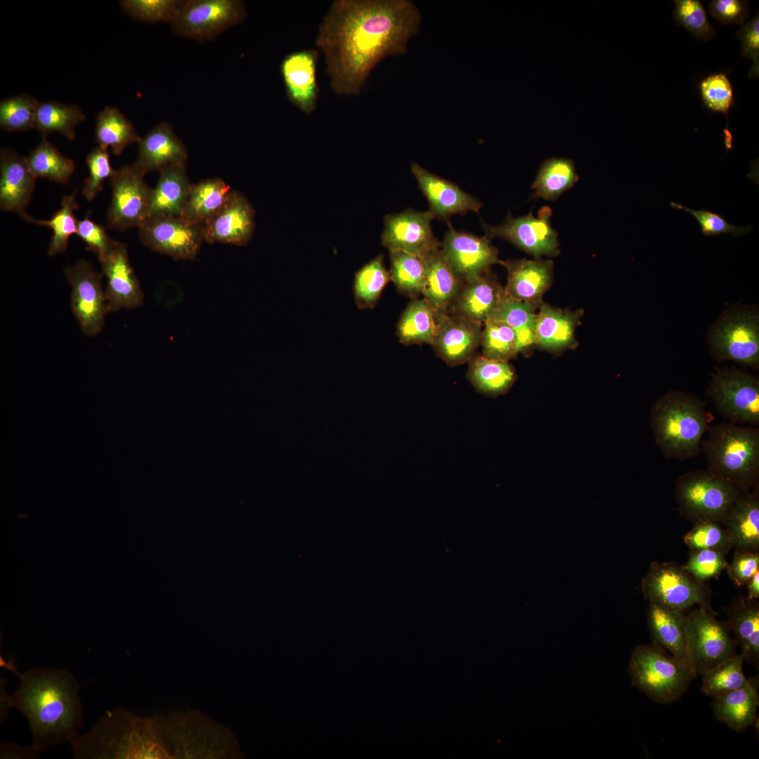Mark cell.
I'll use <instances>...</instances> for the list:
<instances>
[{
    "mask_svg": "<svg viewBox=\"0 0 759 759\" xmlns=\"http://www.w3.org/2000/svg\"><path fill=\"white\" fill-rule=\"evenodd\" d=\"M184 2V0H124L119 4L124 13L136 20L171 23Z\"/></svg>",
    "mask_w": 759,
    "mask_h": 759,
    "instance_id": "cell-49",
    "label": "cell"
},
{
    "mask_svg": "<svg viewBox=\"0 0 759 759\" xmlns=\"http://www.w3.org/2000/svg\"><path fill=\"white\" fill-rule=\"evenodd\" d=\"M711 15L723 25H744L749 16L748 3L744 0H713L708 6Z\"/></svg>",
    "mask_w": 759,
    "mask_h": 759,
    "instance_id": "cell-58",
    "label": "cell"
},
{
    "mask_svg": "<svg viewBox=\"0 0 759 759\" xmlns=\"http://www.w3.org/2000/svg\"><path fill=\"white\" fill-rule=\"evenodd\" d=\"M410 169L429 202V211L435 217L446 220L453 214L478 213L482 207V204L473 195L417 163H413Z\"/></svg>",
    "mask_w": 759,
    "mask_h": 759,
    "instance_id": "cell-25",
    "label": "cell"
},
{
    "mask_svg": "<svg viewBox=\"0 0 759 759\" xmlns=\"http://www.w3.org/2000/svg\"><path fill=\"white\" fill-rule=\"evenodd\" d=\"M434 215L408 209L384 217L382 244L389 252L403 251L420 258L441 247L434 235L432 221Z\"/></svg>",
    "mask_w": 759,
    "mask_h": 759,
    "instance_id": "cell-17",
    "label": "cell"
},
{
    "mask_svg": "<svg viewBox=\"0 0 759 759\" xmlns=\"http://www.w3.org/2000/svg\"><path fill=\"white\" fill-rule=\"evenodd\" d=\"M505 294L488 270L462 283L448 311L484 325L494 317Z\"/></svg>",
    "mask_w": 759,
    "mask_h": 759,
    "instance_id": "cell-23",
    "label": "cell"
},
{
    "mask_svg": "<svg viewBox=\"0 0 759 759\" xmlns=\"http://www.w3.org/2000/svg\"><path fill=\"white\" fill-rule=\"evenodd\" d=\"M552 209L543 207L537 217L532 212L521 217H513L509 212L505 221L498 226L482 223L487 238H500L514 244L536 259L543 256L553 257L559 253V242L556 231L552 227Z\"/></svg>",
    "mask_w": 759,
    "mask_h": 759,
    "instance_id": "cell-16",
    "label": "cell"
},
{
    "mask_svg": "<svg viewBox=\"0 0 759 759\" xmlns=\"http://www.w3.org/2000/svg\"><path fill=\"white\" fill-rule=\"evenodd\" d=\"M671 207L682 209L692 215L698 221L701 233L704 236H716L721 234H732V237L741 236L748 234L752 231V225L748 226H737L730 224L720 214L713 212L708 209H692L686 206L671 202Z\"/></svg>",
    "mask_w": 759,
    "mask_h": 759,
    "instance_id": "cell-54",
    "label": "cell"
},
{
    "mask_svg": "<svg viewBox=\"0 0 759 759\" xmlns=\"http://www.w3.org/2000/svg\"><path fill=\"white\" fill-rule=\"evenodd\" d=\"M718 524L711 521L694 523V527L684 536L685 544L692 551L713 550L727 554L732 547L731 540L725 528Z\"/></svg>",
    "mask_w": 759,
    "mask_h": 759,
    "instance_id": "cell-52",
    "label": "cell"
},
{
    "mask_svg": "<svg viewBox=\"0 0 759 759\" xmlns=\"http://www.w3.org/2000/svg\"><path fill=\"white\" fill-rule=\"evenodd\" d=\"M72 292V313L82 332L87 337L99 333L109 311L105 291L102 287V273H97L91 263L78 260L64 270Z\"/></svg>",
    "mask_w": 759,
    "mask_h": 759,
    "instance_id": "cell-13",
    "label": "cell"
},
{
    "mask_svg": "<svg viewBox=\"0 0 759 759\" xmlns=\"http://www.w3.org/2000/svg\"><path fill=\"white\" fill-rule=\"evenodd\" d=\"M390 253V280L398 292L412 299L422 295L426 287V275L422 258L403 252Z\"/></svg>",
    "mask_w": 759,
    "mask_h": 759,
    "instance_id": "cell-44",
    "label": "cell"
},
{
    "mask_svg": "<svg viewBox=\"0 0 759 759\" xmlns=\"http://www.w3.org/2000/svg\"><path fill=\"white\" fill-rule=\"evenodd\" d=\"M707 470L741 491L756 485L759 473V429L723 422L701 441Z\"/></svg>",
    "mask_w": 759,
    "mask_h": 759,
    "instance_id": "cell-5",
    "label": "cell"
},
{
    "mask_svg": "<svg viewBox=\"0 0 759 759\" xmlns=\"http://www.w3.org/2000/svg\"><path fill=\"white\" fill-rule=\"evenodd\" d=\"M76 235L98 258L109 252L117 241L111 238L105 228L91 220L89 215L78 221Z\"/></svg>",
    "mask_w": 759,
    "mask_h": 759,
    "instance_id": "cell-56",
    "label": "cell"
},
{
    "mask_svg": "<svg viewBox=\"0 0 759 759\" xmlns=\"http://www.w3.org/2000/svg\"><path fill=\"white\" fill-rule=\"evenodd\" d=\"M747 585V597L752 599L759 598V571L756 572L746 584Z\"/></svg>",
    "mask_w": 759,
    "mask_h": 759,
    "instance_id": "cell-61",
    "label": "cell"
},
{
    "mask_svg": "<svg viewBox=\"0 0 759 759\" xmlns=\"http://www.w3.org/2000/svg\"><path fill=\"white\" fill-rule=\"evenodd\" d=\"M673 19L677 25L685 27L694 38L703 41L715 37L705 8L699 0H674Z\"/></svg>",
    "mask_w": 759,
    "mask_h": 759,
    "instance_id": "cell-50",
    "label": "cell"
},
{
    "mask_svg": "<svg viewBox=\"0 0 759 759\" xmlns=\"http://www.w3.org/2000/svg\"><path fill=\"white\" fill-rule=\"evenodd\" d=\"M138 228L139 239L145 247L175 260H195L204 242L202 226L181 216L150 217Z\"/></svg>",
    "mask_w": 759,
    "mask_h": 759,
    "instance_id": "cell-15",
    "label": "cell"
},
{
    "mask_svg": "<svg viewBox=\"0 0 759 759\" xmlns=\"http://www.w3.org/2000/svg\"><path fill=\"white\" fill-rule=\"evenodd\" d=\"M37 178L27 164L26 157L13 150H0V208L22 218L30 202Z\"/></svg>",
    "mask_w": 759,
    "mask_h": 759,
    "instance_id": "cell-27",
    "label": "cell"
},
{
    "mask_svg": "<svg viewBox=\"0 0 759 759\" xmlns=\"http://www.w3.org/2000/svg\"><path fill=\"white\" fill-rule=\"evenodd\" d=\"M188 150L166 122L153 126L138 143V157L133 166L145 175L176 165H186Z\"/></svg>",
    "mask_w": 759,
    "mask_h": 759,
    "instance_id": "cell-26",
    "label": "cell"
},
{
    "mask_svg": "<svg viewBox=\"0 0 759 759\" xmlns=\"http://www.w3.org/2000/svg\"><path fill=\"white\" fill-rule=\"evenodd\" d=\"M11 707L27 720L32 741L39 753L70 742L83 726L79 685L66 668H32L20 674Z\"/></svg>",
    "mask_w": 759,
    "mask_h": 759,
    "instance_id": "cell-3",
    "label": "cell"
},
{
    "mask_svg": "<svg viewBox=\"0 0 759 759\" xmlns=\"http://www.w3.org/2000/svg\"><path fill=\"white\" fill-rule=\"evenodd\" d=\"M77 189L71 194L64 195L61 200L60 207L48 220H40L27 214L22 219L27 222L40 226H48L53 231L48 248V254L54 256L67 249L69 239L73 234H77L78 221L74 212L79 209L76 196Z\"/></svg>",
    "mask_w": 759,
    "mask_h": 759,
    "instance_id": "cell-43",
    "label": "cell"
},
{
    "mask_svg": "<svg viewBox=\"0 0 759 759\" xmlns=\"http://www.w3.org/2000/svg\"><path fill=\"white\" fill-rule=\"evenodd\" d=\"M85 119V114L76 105L45 101L39 104L34 129L42 136L58 133L73 141L76 137V126Z\"/></svg>",
    "mask_w": 759,
    "mask_h": 759,
    "instance_id": "cell-41",
    "label": "cell"
},
{
    "mask_svg": "<svg viewBox=\"0 0 759 759\" xmlns=\"http://www.w3.org/2000/svg\"><path fill=\"white\" fill-rule=\"evenodd\" d=\"M102 274L107 279L105 294L110 311L141 306L144 294L131 265L127 245L117 241L106 254L98 257Z\"/></svg>",
    "mask_w": 759,
    "mask_h": 759,
    "instance_id": "cell-20",
    "label": "cell"
},
{
    "mask_svg": "<svg viewBox=\"0 0 759 759\" xmlns=\"http://www.w3.org/2000/svg\"><path fill=\"white\" fill-rule=\"evenodd\" d=\"M247 15L241 0H188L170 24L176 36L204 42L240 24Z\"/></svg>",
    "mask_w": 759,
    "mask_h": 759,
    "instance_id": "cell-10",
    "label": "cell"
},
{
    "mask_svg": "<svg viewBox=\"0 0 759 759\" xmlns=\"http://www.w3.org/2000/svg\"><path fill=\"white\" fill-rule=\"evenodd\" d=\"M255 211L240 192L231 190L220 210L202 226L204 242L246 245L255 228Z\"/></svg>",
    "mask_w": 759,
    "mask_h": 759,
    "instance_id": "cell-22",
    "label": "cell"
},
{
    "mask_svg": "<svg viewBox=\"0 0 759 759\" xmlns=\"http://www.w3.org/2000/svg\"><path fill=\"white\" fill-rule=\"evenodd\" d=\"M30 169L37 178L66 184L75 171L74 161L63 155L46 136L26 157Z\"/></svg>",
    "mask_w": 759,
    "mask_h": 759,
    "instance_id": "cell-42",
    "label": "cell"
},
{
    "mask_svg": "<svg viewBox=\"0 0 759 759\" xmlns=\"http://www.w3.org/2000/svg\"><path fill=\"white\" fill-rule=\"evenodd\" d=\"M112 198L107 212L110 228L125 231L148 219L152 188L133 165L115 170L110 178Z\"/></svg>",
    "mask_w": 759,
    "mask_h": 759,
    "instance_id": "cell-14",
    "label": "cell"
},
{
    "mask_svg": "<svg viewBox=\"0 0 759 759\" xmlns=\"http://www.w3.org/2000/svg\"><path fill=\"white\" fill-rule=\"evenodd\" d=\"M706 394L732 423L759 424L758 377L735 367L716 368Z\"/></svg>",
    "mask_w": 759,
    "mask_h": 759,
    "instance_id": "cell-9",
    "label": "cell"
},
{
    "mask_svg": "<svg viewBox=\"0 0 759 759\" xmlns=\"http://www.w3.org/2000/svg\"><path fill=\"white\" fill-rule=\"evenodd\" d=\"M1 758H36L39 752L32 746H21L14 744H1Z\"/></svg>",
    "mask_w": 759,
    "mask_h": 759,
    "instance_id": "cell-60",
    "label": "cell"
},
{
    "mask_svg": "<svg viewBox=\"0 0 759 759\" xmlns=\"http://www.w3.org/2000/svg\"><path fill=\"white\" fill-rule=\"evenodd\" d=\"M742 491L708 470L685 472L675 482L677 510L694 523H722Z\"/></svg>",
    "mask_w": 759,
    "mask_h": 759,
    "instance_id": "cell-7",
    "label": "cell"
},
{
    "mask_svg": "<svg viewBox=\"0 0 759 759\" xmlns=\"http://www.w3.org/2000/svg\"><path fill=\"white\" fill-rule=\"evenodd\" d=\"M437 313L424 299H415L401 313L396 326L399 342L405 345L432 344Z\"/></svg>",
    "mask_w": 759,
    "mask_h": 759,
    "instance_id": "cell-37",
    "label": "cell"
},
{
    "mask_svg": "<svg viewBox=\"0 0 759 759\" xmlns=\"http://www.w3.org/2000/svg\"><path fill=\"white\" fill-rule=\"evenodd\" d=\"M727 566L725 554L713 550L692 551L684 569L699 582L718 576Z\"/></svg>",
    "mask_w": 759,
    "mask_h": 759,
    "instance_id": "cell-55",
    "label": "cell"
},
{
    "mask_svg": "<svg viewBox=\"0 0 759 759\" xmlns=\"http://www.w3.org/2000/svg\"><path fill=\"white\" fill-rule=\"evenodd\" d=\"M39 104L36 98L25 93L1 100V129L14 132L34 128Z\"/></svg>",
    "mask_w": 759,
    "mask_h": 759,
    "instance_id": "cell-48",
    "label": "cell"
},
{
    "mask_svg": "<svg viewBox=\"0 0 759 759\" xmlns=\"http://www.w3.org/2000/svg\"><path fill=\"white\" fill-rule=\"evenodd\" d=\"M741 654L702 675L701 693L712 699L743 687L748 681L743 672Z\"/></svg>",
    "mask_w": 759,
    "mask_h": 759,
    "instance_id": "cell-46",
    "label": "cell"
},
{
    "mask_svg": "<svg viewBox=\"0 0 759 759\" xmlns=\"http://www.w3.org/2000/svg\"><path fill=\"white\" fill-rule=\"evenodd\" d=\"M647 622L653 643L668 651L694 672L688 648L687 615L659 603L649 602Z\"/></svg>",
    "mask_w": 759,
    "mask_h": 759,
    "instance_id": "cell-29",
    "label": "cell"
},
{
    "mask_svg": "<svg viewBox=\"0 0 759 759\" xmlns=\"http://www.w3.org/2000/svg\"><path fill=\"white\" fill-rule=\"evenodd\" d=\"M98 146L119 155L129 145L138 143L141 137L133 124L117 108L106 106L97 115L95 129Z\"/></svg>",
    "mask_w": 759,
    "mask_h": 759,
    "instance_id": "cell-38",
    "label": "cell"
},
{
    "mask_svg": "<svg viewBox=\"0 0 759 759\" xmlns=\"http://www.w3.org/2000/svg\"><path fill=\"white\" fill-rule=\"evenodd\" d=\"M732 547L739 552H758L759 549L758 490L743 491L722 522Z\"/></svg>",
    "mask_w": 759,
    "mask_h": 759,
    "instance_id": "cell-31",
    "label": "cell"
},
{
    "mask_svg": "<svg viewBox=\"0 0 759 759\" xmlns=\"http://www.w3.org/2000/svg\"><path fill=\"white\" fill-rule=\"evenodd\" d=\"M89 174L84 182L82 194L87 201L93 200L101 191L104 181L110 178L113 169L108 149L94 148L86 156Z\"/></svg>",
    "mask_w": 759,
    "mask_h": 759,
    "instance_id": "cell-53",
    "label": "cell"
},
{
    "mask_svg": "<svg viewBox=\"0 0 759 759\" xmlns=\"http://www.w3.org/2000/svg\"><path fill=\"white\" fill-rule=\"evenodd\" d=\"M706 406L694 395L677 390L663 394L654 403L650 425L665 458L685 460L699 454L702 437L713 419Z\"/></svg>",
    "mask_w": 759,
    "mask_h": 759,
    "instance_id": "cell-4",
    "label": "cell"
},
{
    "mask_svg": "<svg viewBox=\"0 0 759 759\" xmlns=\"http://www.w3.org/2000/svg\"><path fill=\"white\" fill-rule=\"evenodd\" d=\"M726 622L734 640L741 647L744 661L759 666V604L756 599L738 597L725 609Z\"/></svg>",
    "mask_w": 759,
    "mask_h": 759,
    "instance_id": "cell-32",
    "label": "cell"
},
{
    "mask_svg": "<svg viewBox=\"0 0 759 759\" xmlns=\"http://www.w3.org/2000/svg\"><path fill=\"white\" fill-rule=\"evenodd\" d=\"M480 345L482 356L493 360L506 361L519 353L513 330L505 323L491 319L484 324Z\"/></svg>",
    "mask_w": 759,
    "mask_h": 759,
    "instance_id": "cell-47",
    "label": "cell"
},
{
    "mask_svg": "<svg viewBox=\"0 0 759 759\" xmlns=\"http://www.w3.org/2000/svg\"><path fill=\"white\" fill-rule=\"evenodd\" d=\"M642 592L649 602L684 612L698 605L712 609L709 592L699 582L675 563H651L641 585Z\"/></svg>",
    "mask_w": 759,
    "mask_h": 759,
    "instance_id": "cell-12",
    "label": "cell"
},
{
    "mask_svg": "<svg viewBox=\"0 0 759 759\" xmlns=\"http://www.w3.org/2000/svg\"><path fill=\"white\" fill-rule=\"evenodd\" d=\"M507 272L505 294L532 306L535 310L543 303V297L553 280L554 263L552 260L526 259L498 260Z\"/></svg>",
    "mask_w": 759,
    "mask_h": 759,
    "instance_id": "cell-24",
    "label": "cell"
},
{
    "mask_svg": "<svg viewBox=\"0 0 759 759\" xmlns=\"http://www.w3.org/2000/svg\"><path fill=\"white\" fill-rule=\"evenodd\" d=\"M711 352L718 361L731 360L756 368L759 365V318L756 309L727 310L709 332Z\"/></svg>",
    "mask_w": 759,
    "mask_h": 759,
    "instance_id": "cell-8",
    "label": "cell"
},
{
    "mask_svg": "<svg viewBox=\"0 0 759 759\" xmlns=\"http://www.w3.org/2000/svg\"><path fill=\"white\" fill-rule=\"evenodd\" d=\"M159 172L156 186L152 188L148 218L181 216L191 186L186 165L169 167Z\"/></svg>",
    "mask_w": 759,
    "mask_h": 759,
    "instance_id": "cell-33",
    "label": "cell"
},
{
    "mask_svg": "<svg viewBox=\"0 0 759 759\" xmlns=\"http://www.w3.org/2000/svg\"><path fill=\"white\" fill-rule=\"evenodd\" d=\"M492 319L502 321L514 332L519 353L529 356L535 348L536 310L528 304L505 296Z\"/></svg>",
    "mask_w": 759,
    "mask_h": 759,
    "instance_id": "cell-40",
    "label": "cell"
},
{
    "mask_svg": "<svg viewBox=\"0 0 759 759\" xmlns=\"http://www.w3.org/2000/svg\"><path fill=\"white\" fill-rule=\"evenodd\" d=\"M390 280L384 257L380 254L365 264L356 273L353 293L358 309H372Z\"/></svg>",
    "mask_w": 759,
    "mask_h": 759,
    "instance_id": "cell-45",
    "label": "cell"
},
{
    "mask_svg": "<svg viewBox=\"0 0 759 759\" xmlns=\"http://www.w3.org/2000/svg\"><path fill=\"white\" fill-rule=\"evenodd\" d=\"M421 22L419 8L410 0L334 1L316 39L334 93L360 94L379 63L406 53Z\"/></svg>",
    "mask_w": 759,
    "mask_h": 759,
    "instance_id": "cell-1",
    "label": "cell"
},
{
    "mask_svg": "<svg viewBox=\"0 0 759 759\" xmlns=\"http://www.w3.org/2000/svg\"><path fill=\"white\" fill-rule=\"evenodd\" d=\"M422 259L426 275L423 298L437 313L447 312L462 282L450 266L441 249L429 252Z\"/></svg>",
    "mask_w": 759,
    "mask_h": 759,
    "instance_id": "cell-34",
    "label": "cell"
},
{
    "mask_svg": "<svg viewBox=\"0 0 759 759\" xmlns=\"http://www.w3.org/2000/svg\"><path fill=\"white\" fill-rule=\"evenodd\" d=\"M482 325L448 311L437 313L431 345L449 366L469 362L480 345Z\"/></svg>",
    "mask_w": 759,
    "mask_h": 759,
    "instance_id": "cell-19",
    "label": "cell"
},
{
    "mask_svg": "<svg viewBox=\"0 0 759 759\" xmlns=\"http://www.w3.org/2000/svg\"><path fill=\"white\" fill-rule=\"evenodd\" d=\"M467 378L478 392L495 397L507 393L517 376L509 362L479 355L469 361Z\"/></svg>",
    "mask_w": 759,
    "mask_h": 759,
    "instance_id": "cell-36",
    "label": "cell"
},
{
    "mask_svg": "<svg viewBox=\"0 0 759 759\" xmlns=\"http://www.w3.org/2000/svg\"><path fill=\"white\" fill-rule=\"evenodd\" d=\"M441 247L450 266L462 282L484 273L498 262V249L488 238L458 231L449 222Z\"/></svg>",
    "mask_w": 759,
    "mask_h": 759,
    "instance_id": "cell-18",
    "label": "cell"
},
{
    "mask_svg": "<svg viewBox=\"0 0 759 759\" xmlns=\"http://www.w3.org/2000/svg\"><path fill=\"white\" fill-rule=\"evenodd\" d=\"M758 676L748 678L741 687L713 699L715 718L732 729L742 732L758 724Z\"/></svg>",
    "mask_w": 759,
    "mask_h": 759,
    "instance_id": "cell-30",
    "label": "cell"
},
{
    "mask_svg": "<svg viewBox=\"0 0 759 759\" xmlns=\"http://www.w3.org/2000/svg\"><path fill=\"white\" fill-rule=\"evenodd\" d=\"M231 192L229 185L219 177L191 184L181 217L203 226L223 207Z\"/></svg>",
    "mask_w": 759,
    "mask_h": 759,
    "instance_id": "cell-35",
    "label": "cell"
},
{
    "mask_svg": "<svg viewBox=\"0 0 759 759\" xmlns=\"http://www.w3.org/2000/svg\"><path fill=\"white\" fill-rule=\"evenodd\" d=\"M628 673L634 686L662 704L678 701L696 677L691 668L654 643L636 647Z\"/></svg>",
    "mask_w": 759,
    "mask_h": 759,
    "instance_id": "cell-6",
    "label": "cell"
},
{
    "mask_svg": "<svg viewBox=\"0 0 759 759\" xmlns=\"http://www.w3.org/2000/svg\"><path fill=\"white\" fill-rule=\"evenodd\" d=\"M687 634L696 675H702L737 654L727 623L716 619L713 609L699 606L692 610L687 615Z\"/></svg>",
    "mask_w": 759,
    "mask_h": 759,
    "instance_id": "cell-11",
    "label": "cell"
},
{
    "mask_svg": "<svg viewBox=\"0 0 759 759\" xmlns=\"http://www.w3.org/2000/svg\"><path fill=\"white\" fill-rule=\"evenodd\" d=\"M583 314L581 309L563 310L543 302L536 313L535 347L552 353L576 349V330Z\"/></svg>",
    "mask_w": 759,
    "mask_h": 759,
    "instance_id": "cell-28",
    "label": "cell"
},
{
    "mask_svg": "<svg viewBox=\"0 0 759 759\" xmlns=\"http://www.w3.org/2000/svg\"><path fill=\"white\" fill-rule=\"evenodd\" d=\"M703 105L713 112L724 114L727 119L734 96L730 80L725 72H718L703 78L699 84Z\"/></svg>",
    "mask_w": 759,
    "mask_h": 759,
    "instance_id": "cell-51",
    "label": "cell"
},
{
    "mask_svg": "<svg viewBox=\"0 0 759 759\" xmlns=\"http://www.w3.org/2000/svg\"><path fill=\"white\" fill-rule=\"evenodd\" d=\"M319 51L304 48L287 54L280 65V72L290 102L306 115L317 108L319 86L317 65Z\"/></svg>",
    "mask_w": 759,
    "mask_h": 759,
    "instance_id": "cell-21",
    "label": "cell"
},
{
    "mask_svg": "<svg viewBox=\"0 0 759 759\" xmlns=\"http://www.w3.org/2000/svg\"><path fill=\"white\" fill-rule=\"evenodd\" d=\"M70 743L79 759L193 758L199 731L189 711L142 718L117 708Z\"/></svg>",
    "mask_w": 759,
    "mask_h": 759,
    "instance_id": "cell-2",
    "label": "cell"
},
{
    "mask_svg": "<svg viewBox=\"0 0 759 759\" xmlns=\"http://www.w3.org/2000/svg\"><path fill=\"white\" fill-rule=\"evenodd\" d=\"M736 35L741 45V55L753 61L748 77L758 78L759 75L758 10L751 20L741 25Z\"/></svg>",
    "mask_w": 759,
    "mask_h": 759,
    "instance_id": "cell-57",
    "label": "cell"
},
{
    "mask_svg": "<svg viewBox=\"0 0 759 759\" xmlns=\"http://www.w3.org/2000/svg\"><path fill=\"white\" fill-rule=\"evenodd\" d=\"M723 133H724L725 146L727 150L729 151L733 147V145H732V138H733V136H732V134L731 131H729L727 125L726 128L723 129Z\"/></svg>",
    "mask_w": 759,
    "mask_h": 759,
    "instance_id": "cell-62",
    "label": "cell"
},
{
    "mask_svg": "<svg viewBox=\"0 0 759 759\" xmlns=\"http://www.w3.org/2000/svg\"><path fill=\"white\" fill-rule=\"evenodd\" d=\"M578 180L572 160L566 157L546 160L540 166L532 184V198L554 201Z\"/></svg>",
    "mask_w": 759,
    "mask_h": 759,
    "instance_id": "cell-39",
    "label": "cell"
},
{
    "mask_svg": "<svg viewBox=\"0 0 759 759\" xmlns=\"http://www.w3.org/2000/svg\"><path fill=\"white\" fill-rule=\"evenodd\" d=\"M727 569L730 579L737 586L746 585L751 577L759 571L758 552L736 551Z\"/></svg>",
    "mask_w": 759,
    "mask_h": 759,
    "instance_id": "cell-59",
    "label": "cell"
}]
</instances>
